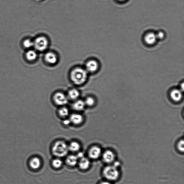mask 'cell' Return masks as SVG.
<instances>
[{
  "label": "cell",
  "mask_w": 184,
  "mask_h": 184,
  "mask_svg": "<svg viewBox=\"0 0 184 184\" xmlns=\"http://www.w3.org/2000/svg\"><path fill=\"white\" fill-rule=\"evenodd\" d=\"M87 77L86 70L80 67L73 69L71 73L72 81L76 85H81L86 81Z\"/></svg>",
  "instance_id": "cell-1"
},
{
  "label": "cell",
  "mask_w": 184,
  "mask_h": 184,
  "mask_svg": "<svg viewBox=\"0 0 184 184\" xmlns=\"http://www.w3.org/2000/svg\"><path fill=\"white\" fill-rule=\"evenodd\" d=\"M69 149L66 143L62 141L56 142L52 149L54 155L58 157H63L66 156L68 153Z\"/></svg>",
  "instance_id": "cell-2"
},
{
  "label": "cell",
  "mask_w": 184,
  "mask_h": 184,
  "mask_svg": "<svg viewBox=\"0 0 184 184\" xmlns=\"http://www.w3.org/2000/svg\"><path fill=\"white\" fill-rule=\"evenodd\" d=\"M103 174L107 180L114 181L118 179L120 173L117 168L114 166H107L103 169Z\"/></svg>",
  "instance_id": "cell-3"
},
{
  "label": "cell",
  "mask_w": 184,
  "mask_h": 184,
  "mask_svg": "<svg viewBox=\"0 0 184 184\" xmlns=\"http://www.w3.org/2000/svg\"><path fill=\"white\" fill-rule=\"evenodd\" d=\"M48 45V40L45 37H37L33 42V46L37 51H42L45 50Z\"/></svg>",
  "instance_id": "cell-4"
},
{
  "label": "cell",
  "mask_w": 184,
  "mask_h": 184,
  "mask_svg": "<svg viewBox=\"0 0 184 184\" xmlns=\"http://www.w3.org/2000/svg\"><path fill=\"white\" fill-rule=\"evenodd\" d=\"M53 99L56 104L59 105H66L68 101L66 96L61 93H56L54 96Z\"/></svg>",
  "instance_id": "cell-5"
},
{
  "label": "cell",
  "mask_w": 184,
  "mask_h": 184,
  "mask_svg": "<svg viewBox=\"0 0 184 184\" xmlns=\"http://www.w3.org/2000/svg\"><path fill=\"white\" fill-rule=\"evenodd\" d=\"M29 167L33 170L39 169L41 165V160L37 157H33L31 158L28 162Z\"/></svg>",
  "instance_id": "cell-6"
},
{
  "label": "cell",
  "mask_w": 184,
  "mask_h": 184,
  "mask_svg": "<svg viewBox=\"0 0 184 184\" xmlns=\"http://www.w3.org/2000/svg\"><path fill=\"white\" fill-rule=\"evenodd\" d=\"M115 159V154L111 150H107L103 155V160L107 163H111L113 162Z\"/></svg>",
  "instance_id": "cell-7"
},
{
  "label": "cell",
  "mask_w": 184,
  "mask_h": 184,
  "mask_svg": "<svg viewBox=\"0 0 184 184\" xmlns=\"http://www.w3.org/2000/svg\"><path fill=\"white\" fill-rule=\"evenodd\" d=\"M101 152V149L99 147L94 146L92 147L89 150V156L91 159H97L100 156Z\"/></svg>",
  "instance_id": "cell-8"
},
{
  "label": "cell",
  "mask_w": 184,
  "mask_h": 184,
  "mask_svg": "<svg viewBox=\"0 0 184 184\" xmlns=\"http://www.w3.org/2000/svg\"><path fill=\"white\" fill-rule=\"evenodd\" d=\"M170 96L174 102L180 101L183 97L182 91L179 89H173L170 92Z\"/></svg>",
  "instance_id": "cell-9"
},
{
  "label": "cell",
  "mask_w": 184,
  "mask_h": 184,
  "mask_svg": "<svg viewBox=\"0 0 184 184\" xmlns=\"http://www.w3.org/2000/svg\"><path fill=\"white\" fill-rule=\"evenodd\" d=\"M99 64L97 61L95 60H90L87 62L86 65V71L90 72H94L97 70Z\"/></svg>",
  "instance_id": "cell-10"
},
{
  "label": "cell",
  "mask_w": 184,
  "mask_h": 184,
  "mask_svg": "<svg viewBox=\"0 0 184 184\" xmlns=\"http://www.w3.org/2000/svg\"><path fill=\"white\" fill-rule=\"evenodd\" d=\"M157 38L156 34L153 33H148L145 35V41L146 43L149 45H152L156 43Z\"/></svg>",
  "instance_id": "cell-11"
},
{
  "label": "cell",
  "mask_w": 184,
  "mask_h": 184,
  "mask_svg": "<svg viewBox=\"0 0 184 184\" xmlns=\"http://www.w3.org/2000/svg\"><path fill=\"white\" fill-rule=\"evenodd\" d=\"M46 61L50 64H55L57 62L58 59L57 55L54 53L48 52L45 56Z\"/></svg>",
  "instance_id": "cell-12"
},
{
  "label": "cell",
  "mask_w": 184,
  "mask_h": 184,
  "mask_svg": "<svg viewBox=\"0 0 184 184\" xmlns=\"http://www.w3.org/2000/svg\"><path fill=\"white\" fill-rule=\"evenodd\" d=\"M69 120L74 124L79 125L82 122L83 118L80 114H73L71 116Z\"/></svg>",
  "instance_id": "cell-13"
},
{
  "label": "cell",
  "mask_w": 184,
  "mask_h": 184,
  "mask_svg": "<svg viewBox=\"0 0 184 184\" xmlns=\"http://www.w3.org/2000/svg\"><path fill=\"white\" fill-rule=\"evenodd\" d=\"M90 163L89 159L87 158L84 157L80 159L78 165L81 169L83 170H86L90 167Z\"/></svg>",
  "instance_id": "cell-14"
},
{
  "label": "cell",
  "mask_w": 184,
  "mask_h": 184,
  "mask_svg": "<svg viewBox=\"0 0 184 184\" xmlns=\"http://www.w3.org/2000/svg\"><path fill=\"white\" fill-rule=\"evenodd\" d=\"M78 159L77 156L74 155H70L67 157L66 162L68 165L73 167L77 164Z\"/></svg>",
  "instance_id": "cell-15"
},
{
  "label": "cell",
  "mask_w": 184,
  "mask_h": 184,
  "mask_svg": "<svg viewBox=\"0 0 184 184\" xmlns=\"http://www.w3.org/2000/svg\"><path fill=\"white\" fill-rule=\"evenodd\" d=\"M85 102L81 100H78L73 103V108L77 111H81L84 108L85 106Z\"/></svg>",
  "instance_id": "cell-16"
},
{
  "label": "cell",
  "mask_w": 184,
  "mask_h": 184,
  "mask_svg": "<svg viewBox=\"0 0 184 184\" xmlns=\"http://www.w3.org/2000/svg\"><path fill=\"white\" fill-rule=\"evenodd\" d=\"M26 58L29 61H34L37 59V54L36 51L33 50H29L26 54Z\"/></svg>",
  "instance_id": "cell-17"
},
{
  "label": "cell",
  "mask_w": 184,
  "mask_h": 184,
  "mask_svg": "<svg viewBox=\"0 0 184 184\" xmlns=\"http://www.w3.org/2000/svg\"><path fill=\"white\" fill-rule=\"evenodd\" d=\"M68 95L70 99L75 100L79 97L80 93L77 90L73 89L71 90L68 92Z\"/></svg>",
  "instance_id": "cell-18"
},
{
  "label": "cell",
  "mask_w": 184,
  "mask_h": 184,
  "mask_svg": "<svg viewBox=\"0 0 184 184\" xmlns=\"http://www.w3.org/2000/svg\"><path fill=\"white\" fill-rule=\"evenodd\" d=\"M69 150L73 152H77L80 149V145L79 143L76 142H72L68 146Z\"/></svg>",
  "instance_id": "cell-19"
},
{
  "label": "cell",
  "mask_w": 184,
  "mask_h": 184,
  "mask_svg": "<svg viewBox=\"0 0 184 184\" xmlns=\"http://www.w3.org/2000/svg\"><path fill=\"white\" fill-rule=\"evenodd\" d=\"M52 164L54 167L55 168H59L61 167L63 163L62 160L60 159H55L53 160Z\"/></svg>",
  "instance_id": "cell-20"
},
{
  "label": "cell",
  "mask_w": 184,
  "mask_h": 184,
  "mask_svg": "<svg viewBox=\"0 0 184 184\" xmlns=\"http://www.w3.org/2000/svg\"><path fill=\"white\" fill-rule=\"evenodd\" d=\"M23 44L24 48H30L33 46V42L30 39H27L24 40Z\"/></svg>",
  "instance_id": "cell-21"
},
{
  "label": "cell",
  "mask_w": 184,
  "mask_h": 184,
  "mask_svg": "<svg viewBox=\"0 0 184 184\" xmlns=\"http://www.w3.org/2000/svg\"><path fill=\"white\" fill-rule=\"evenodd\" d=\"M59 115L63 117L68 116L69 113L68 109L66 107H62L59 111Z\"/></svg>",
  "instance_id": "cell-22"
},
{
  "label": "cell",
  "mask_w": 184,
  "mask_h": 184,
  "mask_svg": "<svg viewBox=\"0 0 184 184\" xmlns=\"http://www.w3.org/2000/svg\"><path fill=\"white\" fill-rule=\"evenodd\" d=\"M85 103L87 106H92L95 104V100L93 98L90 97L86 99Z\"/></svg>",
  "instance_id": "cell-23"
},
{
  "label": "cell",
  "mask_w": 184,
  "mask_h": 184,
  "mask_svg": "<svg viewBox=\"0 0 184 184\" xmlns=\"http://www.w3.org/2000/svg\"><path fill=\"white\" fill-rule=\"evenodd\" d=\"M184 142L183 140H182L179 141L177 144V147L179 151L183 152L184 151Z\"/></svg>",
  "instance_id": "cell-24"
},
{
  "label": "cell",
  "mask_w": 184,
  "mask_h": 184,
  "mask_svg": "<svg viewBox=\"0 0 184 184\" xmlns=\"http://www.w3.org/2000/svg\"><path fill=\"white\" fill-rule=\"evenodd\" d=\"M156 34L158 40H162L164 39L165 36V33L163 31H159Z\"/></svg>",
  "instance_id": "cell-25"
},
{
  "label": "cell",
  "mask_w": 184,
  "mask_h": 184,
  "mask_svg": "<svg viewBox=\"0 0 184 184\" xmlns=\"http://www.w3.org/2000/svg\"><path fill=\"white\" fill-rule=\"evenodd\" d=\"M77 158L78 159H81L83 158H84V154L82 152H80L77 154Z\"/></svg>",
  "instance_id": "cell-26"
},
{
  "label": "cell",
  "mask_w": 184,
  "mask_h": 184,
  "mask_svg": "<svg viewBox=\"0 0 184 184\" xmlns=\"http://www.w3.org/2000/svg\"><path fill=\"white\" fill-rule=\"evenodd\" d=\"M71 121L70 120H67L64 122V123L65 125H68L70 124Z\"/></svg>",
  "instance_id": "cell-27"
},
{
  "label": "cell",
  "mask_w": 184,
  "mask_h": 184,
  "mask_svg": "<svg viewBox=\"0 0 184 184\" xmlns=\"http://www.w3.org/2000/svg\"><path fill=\"white\" fill-rule=\"evenodd\" d=\"M99 184H111V183H110L109 182H101Z\"/></svg>",
  "instance_id": "cell-28"
},
{
  "label": "cell",
  "mask_w": 184,
  "mask_h": 184,
  "mask_svg": "<svg viewBox=\"0 0 184 184\" xmlns=\"http://www.w3.org/2000/svg\"><path fill=\"white\" fill-rule=\"evenodd\" d=\"M118 1H125V0H118Z\"/></svg>",
  "instance_id": "cell-29"
}]
</instances>
